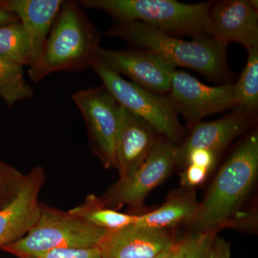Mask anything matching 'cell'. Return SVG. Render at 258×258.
<instances>
[{
	"label": "cell",
	"mask_w": 258,
	"mask_h": 258,
	"mask_svg": "<svg viewBox=\"0 0 258 258\" xmlns=\"http://www.w3.org/2000/svg\"><path fill=\"white\" fill-rule=\"evenodd\" d=\"M258 176V133L242 141L217 173L208 194L200 203L191 225L195 231L217 232L238 227L250 215L241 212Z\"/></svg>",
	"instance_id": "1"
},
{
	"label": "cell",
	"mask_w": 258,
	"mask_h": 258,
	"mask_svg": "<svg viewBox=\"0 0 258 258\" xmlns=\"http://www.w3.org/2000/svg\"><path fill=\"white\" fill-rule=\"evenodd\" d=\"M103 35L157 53L174 67L193 70L210 81L226 84L233 79L227 62V45L208 35L188 41L140 22L117 23Z\"/></svg>",
	"instance_id": "2"
},
{
	"label": "cell",
	"mask_w": 258,
	"mask_h": 258,
	"mask_svg": "<svg viewBox=\"0 0 258 258\" xmlns=\"http://www.w3.org/2000/svg\"><path fill=\"white\" fill-rule=\"evenodd\" d=\"M101 40V33L79 3L64 1L41 57L28 70L30 79L37 83L55 73L91 69Z\"/></svg>",
	"instance_id": "3"
},
{
	"label": "cell",
	"mask_w": 258,
	"mask_h": 258,
	"mask_svg": "<svg viewBox=\"0 0 258 258\" xmlns=\"http://www.w3.org/2000/svg\"><path fill=\"white\" fill-rule=\"evenodd\" d=\"M81 7L101 10L118 23L140 22L173 36L205 35L213 2L186 4L176 0H81Z\"/></svg>",
	"instance_id": "4"
},
{
	"label": "cell",
	"mask_w": 258,
	"mask_h": 258,
	"mask_svg": "<svg viewBox=\"0 0 258 258\" xmlns=\"http://www.w3.org/2000/svg\"><path fill=\"white\" fill-rule=\"evenodd\" d=\"M108 232L69 211L41 203L40 216L31 230L20 240L0 249L19 258L51 249L89 248L98 247Z\"/></svg>",
	"instance_id": "5"
},
{
	"label": "cell",
	"mask_w": 258,
	"mask_h": 258,
	"mask_svg": "<svg viewBox=\"0 0 258 258\" xmlns=\"http://www.w3.org/2000/svg\"><path fill=\"white\" fill-rule=\"evenodd\" d=\"M91 69L120 106L143 118L163 138L175 145L179 143L184 135V128L166 96L123 79L98 55L93 60Z\"/></svg>",
	"instance_id": "6"
},
{
	"label": "cell",
	"mask_w": 258,
	"mask_h": 258,
	"mask_svg": "<svg viewBox=\"0 0 258 258\" xmlns=\"http://www.w3.org/2000/svg\"><path fill=\"white\" fill-rule=\"evenodd\" d=\"M71 98L84 118L91 151L106 169H116L120 105L103 86L80 90Z\"/></svg>",
	"instance_id": "7"
},
{
	"label": "cell",
	"mask_w": 258,
	"mask_h": 258,
	"mask_svg": "<svg viewBox=\"0 0 258 258\" xmlns=\"http://www.w3.org/2000/svg\"><path fill=\"white\" fill-rule=\"evenodd\" d=\"M175 144L164 138L157 142L143 164L132 175L119 178L100 198L107 208L141 206L148 195L171 174L176 165Z\"/></svg>",
	"instance_id": "8"
},
{
	"label": "cell",
	"mask_w": 258,
	"mask_h": 258,
	"mask_svg": "<svg viewBox=\"0 0 258 258\" xmlns=\"http://www.w3.org/2000/svg\"><path fill=\"white\" fill-rule=\"evenodd\" d=\"M166 97L176 113L182 115L191 127L205 117L236 107L233 83L212 87L200 82L188 73L176 70Z\"/></svg>",
	"instance_id": "9"
},
{
	"label": "cell",
	"mask_w": 258,
	"mask_h": 258,
	"mask_svg": "<svg viewBox=\"0 0 258 258\" xmlns=\"http://www.w3.org/2000/svg\"><path fill=\"white\" fill-rule=\"evenodd\" d=\"M205 32V35L225 45L235 42L245 47L247 51L258 49V2H213Z\"/></svg>",
	"instance_id": "10"
},
{
	"label": "cell",
	"mask_w": 258,
	"mask_h": 258,
	"mask_svg": "<svg viewBox=\"0 0 258 258\" xmlns=\"http://www.w3.org/2000/svg\"><path fill=\"white\" fill-rule=\"evenodd\" d=\"M97 55L120 76L158 94H167L175 67L157 53L142 49L112 50L100 47Z\"/></svg>",
	"instance_id": "11"
},
{
	"label": "cell",
	"mask_w": 258,
	"mask_h": 258,
	"mask_svg": "<svg viewBox=\"0 0 258 258\" xmlns=\"http://www.w3.org/2000/svg\"><path fill=\"white\" fill-rule=\"evenodd\" d=\"M257 120V113L235 109L220 119L197 123L191 127L186 140L176 146V165H184L185 158L194 149H210L220 155L234 139L252 128Z\"/></svg>",
	"instance_id": "12"
},
{
	"label": "cell",
	"mask_w": 258,
	"mask_h": 258,
	"mask_svg": "<svg viewBox=\"0 0 258 258\" xmlns=\"http://www.w3.org/2000/svg\"><path fill=\"white\" fill-rule=\"evenodd\" d=\"M45 181V171L37 166L27 174L14 201L0 210V247L20 240L35 225L41 205L38 197Z\"/></svg>",
	"instance_id": "13"
},
{
	"label": "cell",
	"mask_w": 258,
	"mask_h": 258,
	"mask_svg": "<svg viewBox=\"0 0 258 258\" xmlns=\"http://www.w3.org/2000/svg\"><path fill=\"white\" fill-rule=\"evenodd\" d=\"M175 240L168 230L132 224L108 231L98 247L102 258H155Z\"/></svg>",
	"instance_id": "14"
},
{
	"label": "cell",
	"mask_w": 258,
	"mask_h": 258,
	"mask_svg": "<svg viewBox=\"0 0 258 258\" xmlns=\"http://www.w3.org/2000/svg\"><path fill=\"white\" fill-rule=\"evenodd\" d=\"M156 134L145 120L120 106L116 145V169L119 178L132 175L143 164L157 142Z\"/></svg>",
	"instance_id": "15"
},
{
	"label": "cell",
	"mask_w": 258,
	"mask_h": 258,
	"mask_svg": "<svg viewBox=\"0 0 258 258\" xmlns=\"http://www.w3.org/2000/svg\"><path fill=\"white\" fill-rule=\"evenodd\" d=\"M63 3V0H0V8L16 15L28 35L31 50L29 69L41 57Z\"/></svg>",
	"instance_id": "16"
},
{
	"label": "cell",
	"mask_w": 258,
	"mask_h": 258,
	"mask_svg": "<svg viewBox=\"0 0 258 258\" xmlns=\"http://www.w3.org/2000/svg\"><path fill=\"white\" fill-rule=\"evenodd\" d=\"M200 203L192 189L171 194L157 210L137 215L136 225L167 230L182 224L191 223L198 213Z\"/></svg>",
	"instance_id": "17"
},
{
	"label": "cell",
	"mask_w": 258,
	"mask_h": 258,
	"mask_svg": "<svg viewBox=\"0 0 258 258\" xmlns=\"http://www.w3.org/2000/svg\"><path fill=\"white\" fill-rule=\"evenodd\" d=\"M69 211L83 221L107 231L119 230L135 223L137 220V215L107 208L93 194L88 195L82 204Z\"/></svg>",
	"instance_id": "18"
},
{
	"label": "cell",
	"mask_w": 258,
	"mask_h": 258,
	"mask_svg": "<svg viewBox=\"0 0 258 258\" xmlns=\"http://www.w3.org/2000/svg\"><path fill=\"white\" fill-rule=\"evenodd\" d=\"M33 95V89L25 80L23 66L0 56V98L12 107Z\"/></svg>",
	"instance_id": "19"
},
{
	"label": "cell",
	"mask_w": 258,
	"mask_h": 258,
	"mask_svg": "<svg viewBox=\"0 0 258 258\" xmlns=\"http://www.w3.org/2000/svg\"><path fill=\"white\" fill-rule=\"evenodd\" d=\"M247 63L235 84V109L257 113L258 109V49L247 50Z\"/></svg>",
	"instance_id": "20"
},
{
	"label": "cell",
	"mask_w": 258,
	"mask_h": 258,
	"mask_svg": "<svg viewBox=\"0 0 258 258\" xmlns=\"http://www.w3.org/2000/svg\"><path fill=\"white\" fill-rule=\"evenodd\" d=\"M0 56L20 66H30V42L20 21L0 26Z\"/></svg>",
	"instance_id": "21"
},
{
	"label": "cell",
	"mask_w": 258,
	"mask_h": 258,
	"mask_svg": "<svg viewBox=\"0 0 258 258\" xmlns=\"http://www.w3.org/2000/svg\"><path fill=\"white\" fill-rule=\"evenodd\" d=\"M27 174L0 159V210L10 205L23 187Z\"/></svg>",
	"instance_id": "22"
},
{
	"label": "cell",
	"mask_w": 258,
	"mask_h": 258,
	"mask_svg": "<svg viewBox=\"0 0 258 258\" xmlns=\"http://www.w3.org/2000/svg\"><path fill=\"white\" fill-rule=\"evenodd\" d=\"M216 232L195 231L186 237V244L181 258H209L210 247Z\"/></svg>",
	"instance_id": "23"
},
{
	"label": "cell",
	"mask_w": 258,
	"mask_h": 258,
	"mask_svg": "<svg viewBox=\"0 0 258 258\" xmlns=\"http://www.w3.org/2000/svg\"><path fill=\"white\" fill-rule=\"evenodd\" d=\"M19 258H102L98 247L89 248H60L23 256Z\"/></svg>",
	"instance_id": "24"
},
{
	"label": "cell",
	"mask_w": 258,
	"mask_h": 258,
	"mask_svg": "<svg viewBox=\"0 0 258 258\" xmlns=\"http://www.w3.org/2000/svg\"><path fill=\"white\" fill-rule=\"evenodd\" d=\"M219 157L220 154L210 149H194L185 158L184 166L192 164L203 167L210 172L216 165Z\"/></svg>",
	"instance_id": "25"
},
{
	"label": "cell",
	"mask_w": 258,
	"mask_h": 258,
	"mask_svg": "<svg viewBox=\"0 0 258 258\" xmlns=\"http://www.w3.org/2000/svg\"><path fill=\"white\" fill-rule=\"evenodd\" d=\"M210 171L200 166L188 164L180 174V183L187 189H192L203 184Z\"/></svg>",
	"instance_id": "26"
},
{
	"label": "cell",
	"mask_w": 258,
	"mask_h": 258,
	"mask_svg": "<svg viewBox=\"0 0 258 258\" xmlns=\"http://www.w3.org/2000/svg\"><path fill=\"white\" fill-rule=\"evenodd\" d=\"M230 245L227 241L216 237L212 242L210 247L209 258H230Z\"/></svg>",
	"instance_id": "27"
},
{
	"label": "cell",
	"mask_w": 258,
	"mask_h": 258,
	"mask_svg": "<svg viewBox=\"0 0 258 258\" xmlns=\"http://www.w3.org/2000/svg\"><path fill=\"white\" fill-rule=\"evenodd\" d=\"M185 244L186 237L182 240H175L155 258H181L184 253Z\"/></svg>",
	"instance_id": "28"
},
{
	"label": "cell",
	"mask_w": 258,
	"mask_h": 258,
	"mask_svg": "<svg viewBox=\"0 0 258 258\" xmlns=\"http://www.w3.org/2000/svg\"><path fill=\"white\" fill-rule=\"evenodd\" d=\"M19 21L18 17L8 10L0 8V26Z\"/></svg>",
	"instance_id": "29"
}]
</instances>
